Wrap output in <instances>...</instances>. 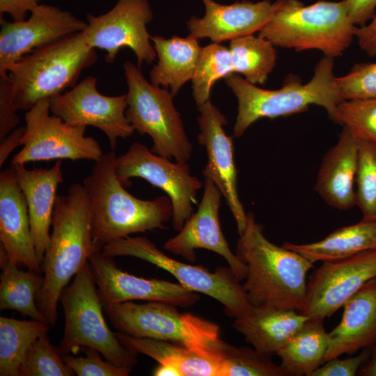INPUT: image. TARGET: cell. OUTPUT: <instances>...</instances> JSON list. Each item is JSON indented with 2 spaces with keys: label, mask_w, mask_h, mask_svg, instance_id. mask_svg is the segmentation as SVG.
Masks as SVG:
<instances>
[{
  "label": "cell",
  "mask_w": 376,
  "mask_h": 376,
  "mask_svg": "<svg viewBox=\"0 0 376 376\" xmlns=\"http://www.w3.org/2000/svg\"><path fill=\"white\" fill-rule=\"evenodd\" d=\"M123 70L128 86L125 115L134 130L150 136L152 152L187 162L193 148L173 104V95L148 82L132 63L126 61Z\"/></svg>",
  "instance_id": "obj_9"
},
{
  "label": "cell",
  "mask_w": 376,
  "mask_h": 376,
  "mask_svg": "<svg viewBox=\"0 0 376 376\" xmlns=\"http://www.w3.org/2000/svg\"><path fill=\"white\" fill-rule=\"evenodd\" d=\"M72 369L64 362L58 347L54 346L45 334L31 345L21 363L19 376H72Z\"/></svg>",
  "instance_id": "obj_36"
},
{
  "label": "cell",
  "mask_w": 376,
  "mask_h": 376,
  "mask_svg": "<svg viewBox=\"0 0 376 376\" xmlns=\"http://www.w3.org/2000/svg\"><path fill=\"white\" fill-rule=\"evenodd\" d=\"M205 12L203 17L192 16L187 26L189 36L207 38L212 42L252 35L258 32L274 12L277 3L269 0L258 2L237 1L221 4L214 0H201Z\"/></svg>",
  "instance_id": "obj_20"
},
{
  "label": "cell",
  "mask_w": 376,
  "mask_h": 376,
  "mask_svg": "<svg viewBox=\"0 0 376 376\" xmlns=\"http://www.w3.org/2000/svg\"><path fill=\"white\" fill-rule=\"evenodd\" d=\"M96 86L95 77H86L69 91L52 97L50 111L68 125L98 128L115 150L118 138L126 139L135 131L125 115L127 95H104Z\"/></svg>",
  "instance_id": "obj_14"
},
{
  "label": "cell",
  "mask_w": 376,
  "mask_h": 376,
  "mask_svg": "<svg viewBox=\"0 0 376 376\" xmlns=\"http://www.w3.org/2000/svg\"><path fill=\"white\" fill-rule=\"evenodd\" d=\"M355 203L363 220L376 221V144L358 139Z\"/></svg>",
  "instance_id": "obj_35"
},
{
  "label": "cell",
  "mask_w": 376,
  "mask_h": 376,
  "mask_svg": "<svg viewBox=\"0 0 376 376\" xmlns=\"http://www.w3.org/2000/svg\"><path fill=\"white\" fill-rule=\"evenodd\" d=\"M234 73L229 48L212 42L202 47L192 81V95L196 105L201 106L210 97L213 84Z\"/></svg>",
  "instance_id": "obj_33"
},
{
  "label": "cell",
  "mask_w": 376,
  "mask_h": 376,
  "mask_svg": "<svg viewBox=\"0 0 376 376\" xmlns=\"http://www.w3.org/2000/svg\"><path fill=\"white\" fill-rule=\"evenodd\" d=\"M359 47L368 56H376V14L365 26L357 27L355 33Z\"/></svg>",
  "instance_id": "obj_44"
},
{
  "label": "cell",
  "mask_w": 376,
  "mask_h": 376,
  "mask_svg": "<svg viewBox=\"0 0 376 376\" xmlns=\"http://www.w3.org/2000/svg\"><path fill=\"white\" fill-rule=\"evenodd\" d=\"M102 253L112 258L135 257L167 271L188 290L220 302L228 317L237 318L253 307L242 284L229 267H219L210 272L205 267L178 261L165 254L146 237L128 236L111 241L103 246Z\"/></svg>",
  "instance_id": "obj_10"
},
{
  "label": "cell",
  "mask_w": 376,
  "mask_h": 376,
  "mask_svg": "<svg viewBox=\"0 0 376 376\" xmlns=\"http://www.w3.org/2000/svg\"><path fill=\"white\" fill-rule=\"evenodd\" d=\"M51 325L39 320L0 317V375L19 376L24 357L33 342Z\"/></svg>",
  "instance_id": "obj_31"
},
{
  "label": "cell",
  "mask_w": 376,
  "mask_h": 376,
  "mask_svg": "<svg viewBox=\"0 0 376 376\" xmlns=\"http://www.w3.org/2000/svg\"><path fill=\"white\" fill-rule=\"evenodd\" d=\"M337 143L324 155L314 190L329 205L347 210L355 203L358 140L345 126Z\"/></svg>",
  "instance_id": "obj_24"
},
{
  "label": "cell",
  "mask_w": 376,
  "mask_h": 376,
  "mask_svg": "<svg viewBox=\"0 0 376 376\" xmlns=\"http://www.w3.org/2000/svg\"><path fill=\"white\" fill-rule=\"evenodd\" d=\"M253 213L237 240L235 254L246 264L242 284L253 306L269 305L301 313L306 294V274L313 263L299 253L271 242Z\"/></svg>",
  "instance_id": "obj_2"
},
{
  "label": "cell",
  "mask_w": 376,
  "mask_h": 376,
  "mask_svg": "<svg viewBox=\"0 0 376 376\" xmlns=\"http://www.w3.org/2000/svg\"><path fill=\"white\" fill-rule=\"evenodd\" d=\"M177 307L162 301H125L104 310L118 331L178 343L220 363L226 342L220 338L219 327L191 313H180Z\"/></svg>",
  "instance_id": "obj_7"
},
{
  "label": "cell",
  "mask_w": 376,
  "mask_h": 376,
  "mask_svg": "<svg viewBox=\"0 0 376 376\" xmlns=\"http://www.w3.org/2000/svg\"><path fill=\"white\" fill-rule=\"evenodd\" d=\"M88 262L103 309L136 300L162 301L188 308L200 299L198 292L188 290L179 283L144 279L124 272L116 265L112 257L102 251L93 254Z\"/></svg>",
  "instance_id": "obj_16"
},
{
  "label": "cell",
  "mask_w": 376,
  "mask_h": 376,
  "mask_svg": "<svg viewBox=\"0 0 376 376\" xmlns=\"http://www.w3.org/2000/svg\"><path fill=\"white\" fill-rule=\"evenodd\" d=\"M220 376H288L272 355L249 347L225 343L220 361Z\"/></svg>",
  "instance_id": "obj_34"
},
{
  "label": "cell",
  "mask_w": 376,
  "mask_h": 376,
  "mask_svg": "<svg viewBox=\"0 0 376 376\" xmlns=\"http://www.w3.org/2000/svg\"><path fill=\"white\" fill-rule=\"evenodd\" d=\"M343 307L340 322L328 333L323 363L376 344V277L366 283Z\"/></svg>",
  "instance_id": "obj_22"
},
{
  "label": "cell",
  "mask_w": 376,
  "mask_h": 376,
  "mask_svg": "<svg viewBox=\"0 0 376 376\" xmlns=\"http://www.w3.org/2000/svg\"><path fill=\"white\" fill-rule=\"evenodd\" d=\"M336 123L357 139L376 144V97L343 100L337 107Z\"/></svg>",
  "instance_id": "obj_37"
},
{
  "label": "cell",
  "mask_w": 376,
  "mask_h": 376,
  "mask_svg": "<svg viewBox=\"0 0 376 376\" xmlns=\"http://www.w3.org/2000/svg\"><path fill=\"white\" fill-rule=\"evenodd\" d=\"M24 132L25 127H17L0 141V166H2L13 150L22 145Z\"/></svg>",
  "instance_id": "obj_45"
},
{
  "label": "cell",
  "mask_w": 376,
  "mask_h": 376,
  "mask_svg": "<svg viewBox=\"0 0 376 376\" xmlns=\"http://www.w3.org/2000/svg\"><path fill=\"white\" fill-rule=\"evenodd\" d=\"M79 352L84 357H76L73 354H64V362L77 376H127L130 370L117 366L103 360L102 354L97 350L89 347H81Z\"/></svg>",
  "instance_id": "obj_39"
},
{
  "label": "cell",
  "mask_w": 376,
  "mask_h": 376,
  "mask_svg": "<svg viewBox=\"0 0 376 376\" xmlns=\"http://www.w3.org/2000/svg\"><path fill=\"white\" fill-rule=\"evenodd\" d=\"M97 61L81 32L35 49L6 69L16 109L28 111L39 100L63 93L76 85L84 69Z\"/></svg>",
  "instance_id": "obj_6"
},
{
  "label": "cell",
  "mask_w": 376,
  "mask_h": 376,
  "mask_svg": "<svg viewBox=\"0 0 376 376\" xmlns=\"http://www.w3.org/2000/svg\"><path fill=\"white\" fill-rule=\"evenodd\" d=\"M40 0H0V13H8L14 22L26 19V15L38 5Z\"/></svg>",
  "instance_id": "obj_43"
},
{
  "label": "cell",
  "mask_w": 376,
  "mask_h": 376,
  "mask_svg": "<svg viewBox=\"0 0 376 376\" xmlns=\"http://www.w3.org/2000/svg\"><path fill=\"white\" fill-rule=\"evenodd\" d=\"M308 318L293 309L263 305L234 318L232 326L253 347L272 356Z\"/></svg>",
  "instance_id": "obj_25"
},
{
  "label": "cell",
  "mask_w": 376,
  "mask_h": 376,
  "mask_svg": "<svg viewBox=\"0 0 376 376\" xmlns=\"http://www.w3.org/2000/svg\"><path fill=\"white\" fill-rule=\"evenodd\" d=\"M203 187L197 210L185 221L178 233L164 243V249L190 262L196 261L197 249L213 251L226 260L241 282L246 277L247 267L232 252L221 230L219 211L223 196L210 178H204Z\"/></svg>",
  "instance_id": "obj_18"
},
{
  "label": "cell",
  "mask_w": 376,
  "mask_h": 376,
  "mask_svg": "<svg viewBox=\"0 0 376 376\" xmlns=\"http://www.w3.org/2000/svg\"><path fill=\"white\" fill-rule=\"evenodd\" d=\"M336 83L344 100L376 97V62L355 64Z\"/></svg>",
  "instance_id": "obj_38"
},
{
  "label": "cell",
  "mask_w": 376,
  "mask_h": 376,
  "mask_svg": "<svg viewBox=\"0 0 376 376\" xmlns=\"http://www.w3.org/2000/svg\"><path fill=\"white\" fill-rule=\"evenodd\" d=\"M61 163L59 159L50 169H28L24 165H11L27 203L31 235L40 265L50 242L57 189L63 182Z\"/></svg>",
  "instance_id": "obj_23"
},
{
  "label": "cell",
  "mask_w": 376,
  "mask_h": 376,
  "mask_svg": "<svg viewBox=\"0 0 376 376\" xmlns=\"http://www.w3.org/2000/svg\"><path fill=\"white\" fill-rule=\"evenodd\" d=\"M154 376H180V374L175 368L166 365L159 364L152 371Z\"/></svg>",
  "instance_id": "obj_47"
},
{
  "label": "cell",
  "mask_w": 376,
  "mask_h": 376,
  "mask_svg": "<svg viewBox=\"0 0 376 376\" xmlns=\"http://www.w3.org/2000/svg\"><path fill=\"white\" fill-rule=\"evenodd\" d=\"M271 17L258 36L275 47L296 51L315 49L324 56H341L355 38L358 26L349 16L345 0L319 1L304 5L299 0H277Z\"/></svg>",
  "instance_id": "obj_5"
},
{
  "label": "cell",
  "mask_w": 376,
  "mask_h": 376,
  "mask_svg": "<svg viewBox=\"0 0 376 376\" xmlns=\"http://www.w3.org/2000/svg\"><path fill=\"white\" fill-rule=\"evenodd\" d=\"M357 375L361 376H376V344L370 347V356L361 366Z\"/></svg>",
  "instance_id": "obj_46"
},
{
  "label": "cell",
  "mask_w": 376,
  "mask_h": 376,
  "mask_svg": "<svg viewBox=\"0 0 376 376\" xmlns=\"http://www.w3.org/2000/svg\"><path fill=\"white\" fill-rule=\"evenodd\" d=\"M153 13L148 0H118L107 13L86 15L87 25L81 32L91 48L106 52L105 61L113 63L119 50L128 47L134 53L137 66L150 65L157 58L147 24Z\"/></svg>",
  "instance_id": "obj_13"
},
{
  "label": "cell",
  "mask_w": 376,
  "mask_h": 376,
  "mask_svg": "<svg viewBox=\"0 0 376 376\" xmlns=\"http://www.w3.org/2000/svg\"><path fill=\"white\" fill-rule=\"evenodd\" d=\"M322 318H309L277 352L288 376H310L322 363L328 346V333Z\"/></svg>",
  "instance_id": "obj_29"
},
{
  "label": "cell",
  "mask_w": 376,
  "mask_h": 376,
  "mask_svg": "<svg viewBox=\"0 0 376 376\" xmlns=\"http://www.w3.org/2000/svg\"><path fill=\"white\" fill-rule=\"evenodd\" d=\"M169 159L135 142L116 157L115 169L125 187L131 185L130 178H139L163 190L172 203V226L178 232L193 214V205L197 203V194L203 183L191 175L187 162H173Z\"/></svg>",
  "instance_id": "obj_12"
},
{
  "label": "cell",
  "mask_w": 376,
  "mask_h": 376,
  "mask_svg": "<svg viewBox=\"0 0 376 376\" xmlns=\"http://www.w3.org/2000/svg\"><path fill=\"white\" fill-rule=\"evenodd\" d=\"M11 81L7 75H0V141L17 128V114Z\"/></svg>",
  "instance_id": "obj_40"
},
{
  "label": "cell",
  "mask_w": 376,
  "mask_h": 376,
  "mask_svg": "<svg viewBox=\"0 0 376 376\" xmlns=\"http://www.w3.org/2000/svg\"><path fill=\"white\" fill-rule=\"evenodd\" d=\"M51 98L39 100L26 111L23 148L13 158L11 165L52 159L91 160L104 155L99 143L85 136L86 127L72 126L50 115Z\"/></svg>",
  "instance_id": "obj_11"
},
{
  "label": "cell",
  "mask_w": 376,
  "mask_h": 376,
  "mask_svg": "<svg viewBox=\"0 0 376 376\" xmlns=\"http://www.w3.org/2000/svg\"><path fill=\"white\" fill-rule=\"evenodd\" d=\"M334 58L323 56L316 64L313 77L303 84L300 77L288 75L282 86L266 90L256 86L237 73L224 78L237 100L233 136L239 138L258 120L274 119L306 111L310 105L323 107L336 122L337 107L344 100L334 75Z\"/></svg>",
  "instance_id": "obj_4"
},
{
  "label": "cell",
  "mask_w": 376,
  "mask_h": 376,
  "mask_svg": "<svg viewBox=\"0 0 376 376\" xmlns=\"http://www.w3.org/2000/svg\"><path fill=\"white\" fill-rule=\"evenodd\" d=\"M59 302L65 315L63 336L58 347L62 355H77L81 347H89L117 366L133 370L137 354L125 348L109 328L89 262L63 290Z\"/></svg>",
  "instance_id": "obj_8"
},
{
  "label": "cell",
  "mask_w": 376,
  "mask_h": 376,
  "mask_svg": "<svg viewBox=\"0 0 376 376\" xmlns=\"http://www.w3.org/2000/svg\"><path fill=\"white\" fill-rule=\"evenodd\" d=\"M50 242L41 263L43 284L36 297L38 306L51 326L58 318L63 290L90 257L102 249L92 235L91 215L83 185H71L57 196L52 220Z\"/></svg>",
  "instance_id": "obj_1"
},
{
  "label": "cell",
  "mask_w": 376,
  "mask_h": 376,
  "mask_svg": "<svg viewBox=\"0 0 376 376\" xmlns=\"http://www.w3.org/2000/svg\"><path fill=\"white\" fill-rule=\"evenodd\" d=\"M229 49L234 73L244 75L253 84H263L276 61L275 46L268 40L248 35L230 40Z\"/></svg>",
  "instance_id": "obj_32"
},
{
  "label": "cell",
  "mask_w": 376,
  "mask_h": 376,
  "mask_svg": "<svg viewBox=\"0 0 376 376\" xmlns=\"http://www.w3.org/2000/svg\"><path fill=\"white\" fill-rule=\"evenodd\" d=\"M115 150L95 162L83 181L88 199L95 243L102 250L107 243L131 234L166 229L172 219L168 196L143 200L129 193L115 169Z\"/></svg>",
  "instance_id": "obj_3"
},
{
  "label": "cell",
  "mask_w": 376,
  "mask_h": 376,
  "mask_svg": "<svg viewBox=\"0 0 376 376\" xmlns=\"http://www.w3.org/2000/svg\"><path fill=\"white\" fill-rule=\"evenodd\" d=\"M352 22L358 27L365 26L376 14V0H345Z\"/></svg>",
  "instance_id": "obj_42"
},
{
  "label": "cell",
  "mask_w": 376,
  "mask_h": 376,
  "mask_svg": "<svg viewBox=\"0 0 376 376\" xmlns=\"http://www.w3.org/2000/svg\"><path fill=\"white\" fill-rule=\"evenodd\" d=\"M115 334L127 350L146 355L159 364L171 366L179 371L180 376H220L219 361L199 355L180 344L134 337L120 331Z\"/></svg>",
  "instance_id": "obj_28"
},
{
  "label": "cell",
  "mask_w": 376,
  "mask_h": 376,
  "mask_svg": "<svg viewBox=\"0 0 376 376\" xmlns=\"http://www.w3.org/2000/svg\"><path fill=\"white\" fill-rule=\"evenodd\" d=\"M310 262H327L349 258L361 252L376 249V221H361L338 228L322 240L310 244H282Z\"/></svg>",
  "instance_id": "obj_27"
},
{
  "label": "cell",
  "mask_w": 376,
  "mask_h": 376,
  "mask_svg": "<svg viewBox=\"0 0 376 376\" xmlns=\"http://www.w3.org/2000/svg\"><path fill=\"white\" fill-rule=\"evenodd\" d=\"M200 132L197 140L206 150L207 162L202 171L224 198L237 224L239 235L245 230L247 213L237 191V171L234 159L233 137L224 130L227 118L210 100L198 107Z\"/></svg>",
  "instance_id": "obj_17"
},
{
  "label": "cell",
  "mask_w": 376,
  "mask_h": 376,
  "mask_svg": "<svg viewBox=\"0 0 376 376\" xmlns=\"http://www.w3.org/2000/svg\"><path fill=\"white\" fill-rule=\"evenodd\" d=\"M0 309H11L47 324L36 301L43 284V276L31 271L24 272L11 262L0 244Z\"/></svg>",
  "instance_id": "obj_30"
},
{
  "label": "cell",
  "mask_w": 376,
  "mask_h": 376,
  "mask_svg": "<svg viewBox=\"0 0 376 376\" xmlns=\"http://www.w3.org/2000/svg\"><path fill=\"white\" fill-rule=\"evenodd\" d=\"M0 75L24 56L67 36L87 23L60 8L39 4L28 19L10 22L0 17Z\"/></svg>",
  "instance_id": "obj_19"
},
{
  "label": "cell",
  "mask_w": 376,
  "mask_h": 376,
  "mask_svg": "<svg viewBox=\"0 0 376 376\" xmlns=\"http://www.w3.org/2000/svg\"><path fill=\"white\" fill-rule=\"evenodd\" d=\"M0 242L11 262L29 271L42 273L27 203L12 166L0 173Z\"/></svg>",
  "instance_id": "obj_21"
},
{
  "label": "cell",
  "mask_w": 376,
  "mask_h": 376,
  "mask_svg": "<svg viewBox=\"0 0 376 376\" xmlns=\"http://www.w3.org/2000/svg\"><path fill=\"white\" fill-rule=\"evenodd\" d=\"M370 356V348L362 350L353 357L339 359L338 357L324 362L310 376H354Z\"/></svg>",
  "instance_id": "obj_41"
},
{
  "label": "cell",
  "mask_w": 376,
  "mask_h": 376,
  "mask_svg": "<svg viewBox=\"0 0 376 376\" xmlns=\"http://www.w3.org/2000/svg\"><path fill=\"white\" fill-rule=\"evenodd\" d=\"M151 41L158 60L150 72V82L170 87L175 96L185 83L192 79L202 47L198 39L189 36L169 39L155 36Z\"/></svg>",
  "instance_id": "obj_26"
},
{
  "label": "cell",
  "mask_w": 376,
  "mask_h": 376,
  "mask_svg": "<svg viewBox=\"0 0 376 376\" xmlns=\"http://www.w3.org/2000/svg\"><path fill=\"white\" fill-rule=\"evenodd\" d=\"M375 277L376 249L347 258L323 262L307 281L301 313L309 318H329Z\"/></svg>",
  "instance_id": "obj_15"
}]
</instances>
